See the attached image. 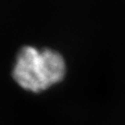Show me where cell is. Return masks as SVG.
Here are the masks:
<instances>
[{
    "mask_svg": "<svg viewBox=\"0 0 125 125\" xmlns=\"http://www.w3.org/2000/svg\"><path fill=\"white\" fill-rule=\"evenodd\" d=\"M65 72V62L59 53L24 46L17 56L13 77L23 89L38 93L60 82Z\"/></svg>",
    "mask_w": 125,
    "mask_h": 125,
    "instance_id": "obj_1",
    "label": "cell"
}]
</instances>
